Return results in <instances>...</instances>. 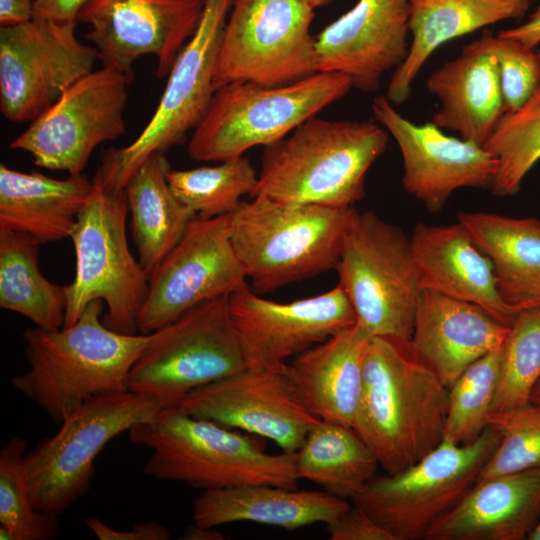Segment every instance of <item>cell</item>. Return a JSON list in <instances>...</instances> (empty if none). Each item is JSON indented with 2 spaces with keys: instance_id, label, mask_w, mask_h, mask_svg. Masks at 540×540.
Returning a JSON list of instances; mask_svg holds the SVG:
<instances>
[{
  "instance_id": "6da1fadb",
  "label": "cell",
  "mask_w": 540,
  "mask_h": 540,
  "mask_svg": "<svg viewBox=\"0 0 540 540\" xmlns=\"http://www.w3.org/2000/svg\"><path fill=\"white\" fill-rule=\"evenodd\" d=\"M447 407L448 388L410 340L370 338L353 429L386 474L402 472L442 442Z\"/></svg>"
},
{
  "instance_id": "7a4b0ae2",
  "label": "cell",
  "mask_w": 540,
  "mask_h": 540,
  "mask_svg": "<svg viewBox=\"0 0 540 540\" xmlns=\"http://www.w3.org/2000/svg\"><path fill=\"white\" fill-rule=\"evenodd\" d=\"M104 305L92 301L71 326L23 332L29 369L11 384L56 424L93 397L129 390L131 369L150 339L108 328Z\"/></svg>"
},
{
  "instance_id": "3957f363",
  "label": "cell",
  "mask_w": 540,
  "mask_h": 540,
  "mask_svg": "<svg viewBox=\"0 0 540 540\" xmlns=\"http://www.w3.org/2000/svg\"><path fill=\"white\" fill-rule=\"evenodd\" d=\"M389 133L368 121L314 116L265 147L253 196L289 203L352 207L366 175L387 148Z\"/></svg>"
},
{
  "instance_id": "277c9868",
  "label": "cell",
  "mask_w": 540,
  "mask_h": 540,
  "mask_svg": "<svg viewBox=\"0 0 540 540\" xmlns=\"http://www.w3.org/2000/svg\"><path fill=\"white\" fill-rule=\"evenodd\" d=\"M128 434L151 450L144 468L150 477L203 491L249 484L297 487L295 453H268L256 438L178 407L161 409Z\"/></svg>"
},
{
  "instance_id": "5b68a950",
  "label": "cell",
  "mask_w": 540,
  "mask_h": 540,
  "mask_svg": "<svg viewBox=\"0 0 540 540\" xmlns=\"http://www.w3.org/2000/svg\"><path fill=\"white\" fill-rule=\"evenodd\" d=\"M229 214L233 248L255 292L335 269L355 208L256 195Z\"/></svg>"
},
{
  "instance_id": "8992f818",
  "label": "cell",
  "mask_w": 540,
  "mask_h": 540,
  "mask_svg": "<svg viewBox=\"0 0 540 540\" xmlns=\"http://www.w3.org/2000/svg\"><path fill=\"white\" fill-rule=\"evenodd\" d=\"M353 87L336 72H316L293 83L266 86L235 82L220 87L188 143L191 159L220 162L243 156L256 146H269Z\"/></svg>"
},
{
  "instance_id": "52a82bcc",
  "label": "cell",
  "mask_w": 540,
  "mask_h": 540,
  "mask_svg": "<svg viewBox=\"0 0 540 540\" xmlns=\"http://www.w3.org/2000/svg\"><path fill=\"white\" fill-rule=\"evenodd\" d=\"M92 183L70 236L76 267L73 281L65 286L63 327L74 324L89 303L101 300L107 307L103 323L116 332L135 334L149 276L128 244L126 195L107 191L94 179Z\"/></svg>"
},
{
  "instance_id": "ba28073f",
  "label": "cell",
  "mask_w": 540,
  "mask_h": 540,
  "mask_svg": "<svg viewBox=\"0 0 540 540\" xmlns=\"http://www.w3.org/2000/svg\"><path fill=\"white\" fill-rule=\"evenodd\" d=\"M335 270L371 336L411 340L422 291L411 240L372 211L353 213Z\"/></svg>"
},
{
  "instance_id": "9c48e42d",
  "label": "cell",
  "mask_w": 540,
  "mask_h": 540,
  "mask_svg": "<svg viewBox=\"0 0 540 540\" xmlns=\"http://www.w3.org/2000/svg\"><path fill=\"white\" fill-rule=\"evenodd\" d=\"M233 0H206L197 30L179 53L151 119L128 145L102 154L94 180L111 192L124 191L151 155L184 143L205 116L215 93V66Z\"/></svg>"
},
{
  "instance_id": "30bf717a",
  "label": "cell",
  "mask_w": 540,
  "mask_h": 540,
  "mask_svg": "<svg viewBox=\"0 0 540 540\" xmlns=\"http://www.w3.org/2000/svg\"><path fill=\"white\" fill-rule=\"evenodd\" d=\"M500 437L499 431L488 425L467 444L443 439L402 472L375 475L352 502L395 540H425L431 527L474 487Z\"/></svg>"
},
{
  "instance_id": "8fae6325",
  "label": "cell",
  "mask_w": 540,
  "mask_h": 540,
  "mask_svg": "<svg viewBox=\"0 0 540 540\" xmlns=\"http://www.w3.org/2000/svg\"><path fill=\"white\" fill-rule=\"evenodd\" d=\"M245 367L229 296H220L150 333L131 369L129 390L176 407L191 391Z\"/></svg>"
},
{
  "instance_id": "7c38bea8",
  "label": "cell",
  "mask_w": 540,
  "mask_h": 540,
  "mask_svg": "<svg viewBox=\"0 0 540 540\" xmlns=\"http://www.w3.org/2000/svg\"><path fill=\"white\" fill-rule=\"evenodd\" d=\"M163 408L156 398L131 390L86 401L24 457L35 509L63 513L90 489L95 459L105 445Z\"/></svg>"
},
{
  "instance_id": "4fadbf2b",
  "label": "cell",
  "mask_w": 540,
  "mask_h": 540,
  "mask_svg": "<svg viewBox=\"0 0 540 540\" xmlns=\"http://www.w3.org/2000/svg\"><path fill=\"white\" fill-rule=\"evenodd\" d=\"M314 9L302 0H233L214 73L215 91L235 82L266 86L317 72Z\"/></svg>"
},
{
  "instance_id": "5bb4252c",
  "label": "cell",
  "mask_w": 540,
  "mask_h": 540,
  "mask_svg": "<svg viewBox=\"0 0 540 540\" xmlns=\"http://www.w3.org/2000/svg\"><path fill=\"white\" fill-rule=\"evenodd\" d=\"M132 81L111 67L91 71L31 121L10 148L29 153L36 166L82 174L97 146L125 132Z\"/></svg>"
},
{
  "instance_id": "9a60e30c",
  "label": "cell",
  "mask_w": 540,
  "mask_h": 540,
  "mask_svg": "<svg viewBox=\"0 0 540 540\" xmlns=\"http://www.w3.org/2000/svg\"><path fill=\"white\" fill-rule=\"evenodd\" d=\"M73 23L33 17L0 28V110L14 122L33 121L75 81L94 69V47Z\"/></svg>"
},
{
  "instance_id": "2e32d148",
  "label": "cell",
  "mask_w": 540,
  "mask_h": 540,
  "mask_svg": "<svg viewBox=\"0 0 540 540\" xmlns=\"http://www.w3.org/2000/svg\"><path fill=\"white\" fill-rule=\"evenodd\" d=\"M232 245L229 214L195 216L177 244L149 276L138 315L141 334H150L207 300L247 286Z\"/></svg>"
},
{
  "instance_id": "e0dca14e",
  "label": "cell",
  "mask_w": 540,
  "mask_h": 540,
  "mask_svg": "<svg viewBox=\"0 0 540 540\" xmlns=\"http://www.w3.org/2000/svg\"><path fill=\"white\" fill-rule=\"evenodd\" d=\"M181 411L274 442L295 453L320 420L305 404L287 363L245 367L197 388L179 403Z\"/></svg>"
},
{
  "instance_id": "ac0fdd59",
  "label": "cell",
  "mask_w": 540,
  "mask_h": 540,
  "mask_svg": "<svg viewBox=\"0 0 540 540\" xmlns=\"http://www.w3.org/2000/svg\"><path fill=\"white\" fill-rule=\"evenodd\" d=\"M206 0H89L77 20L89 26L102 66L133 80V64L144 55L157 59L156 75L167 77L200 23Z\"/></svg>"
},
{
  "instance_id": "d6986e66",
  "label": "cell",
  "mask_w": 540,
  "mask_h": 540,
  "mask_svg": "<svg viewBox=\"0 0 540 540\" xmlns=\"http://www.w3.org/2000/svg\"><path fill=\"white\" fill-rule=\"evenodd\" d=\"M231 317L246 367H274L356 323L343 288L280 303L257 295L248 285L229 296Z\"/></svg>"
},
{
  "instance_id": "ffe728a7",
  "label": "cell",
  "mask_w": 540,
  "mask_h": 540,
  "mask_svg": "<svg viewBox=\"0 0 540 540\" xmlns=\"http://www.w3.org/2000/svg\"><path fill=\"white\" fill-rule=\"evenodd\" d=\"M372 112L399 147L404 190L429 211H441L460 188L490 189L497 160L483 146L447 136L433 122H411L383 95L374 97Z\"/></svg>"
},
{
  "instance_id": "44dd1931",
  "label": "cell",
  "mask_w": 540,
  "mask_h": 540,
  "mask_svg": "<svg viewBox=\"0 0 540 540\" xmlns=\"http://www.w3.org/2000/svg\"><path fill=\"white\" fill-rule=\"evenodd\" d=\"M410 0H359L315 38L317 72L348 76L353 87L373 92L405 60Z\"/></svg>"
},
{
  "instance_id": "7402d4cb",
  "label": "cell",
  "mask_w": 540,
  "mask_h": 540,
  "mask_svg": "<svg viewBox=\"0 0 540 540\" xmlns=\"http://www.w3.org/2000/svg\"><path fill=\"white\" fill-rule=\"evenodd\" d=\"M508 331L474 303L423 289L410 341L449 389L473 362L501 348Z\"/></svg>"
},
{
  "instance_id": "603a6c76",
  "label": "cell",
  "mask_w": 540,
  "mask_h": 540,
  "mask_svg": "<svg viewBox=\"0 0 540 540\" xmlns=\"http://www.w3.org/2000/svg\"><path fill=\"white\" fill-rule=\"evenodd\" d=\"M422 290L474 303L510 326L518 314L501 298L492 264L463 227L417 223L410 237Z\"/></svg>"
},
{
  "instance_id": "cb8c5ba5",
  "label": "cell",
  "mask_w": 540,
  "mask_h": 540,
  "mask_svg": "<svg viewBox=\"0 0 540 540\" xmlns=\"http://www.w3.org/2000/svg\"><path fill=\"white\" fill-rule=\"evenodd\" d=\"M490 35L491 31L484 30L479 39L464 46L459 57L443 64L426 81L429 92L441 103L431 122L481 146L504 114Z\"/></svg>"
},
{
  "instance_id": "d4e9b609",
  "label": "cell",
  "mask_w": 540,
  "mask_h": 540,
  "mask_svg": "<svg viewBox=\"0 0 540 540\" xmlns=\"http://www.w3.org/2000/svg\"><path fill=\"white\" fill-rule=\"evenodd\" d=\"M540 518V468L477 483L425 540H524Z\"/></svg>"
},
{
  "instance_id": "484cf974",
  "label": "cell",
  "mask_w": 540,
  "mask_h": 540,
  "mask_svg": "<svg viewBox=\"0 0 540 540\" xmlns=\"http://www.w3.org/2000/svg\"><path fill=\"white\" fill-rule=\"evenodd\" d=\"M350 507L323 490L249 484L206 490L193 505V521L206 527L252 522L286 530L327 524Z\"/></svg>"
},
{
  "instance_id": "4316f807",
  "label": "cell",
  "mask_w": 540,
  "mask_h": 540,
  "mask_svg": "<svg viewBox=\"0 0 540 540\" xmlns=\"http://www.w3.org/2000/svg\"><path fill=\"white\" fill-rule=\"evenodd\" d=\"M371 337L356 322L287 363L305 404L319 419L354 428Z\"/></svg>"
},
{
  "instance_id": "83f0119b",
  "label": "cell",
  "mask_w": 540,
  "mask_h": 540,
  "mask_svg": "<svg viewBox=\"0 0 540 540\" xmlns=\"http://www.w3.org/2000/svg\"><path fill=\"white\" fill-rule=\"evenodd\" d=\"M531 0H410L412 36L405 60L388 84L386 97L402 104L427 59L444 43L485 26L521 18Z\"/></svg>"
},
{
  "instance_id": "f1b7e54d",
  "label": "cell",
  "mask_w": 540,
  "mask_h": 540,
  "mask_svg": "<svg viewBox=\"0 0 540 540\" xmlns=\"http://www.w3.org/2000/svg\"><path fill=\"white\" fill-rule=\"evenodd\" d=\"M93 183L82 173L56 179L0 164V228L41 243L70 238Z\"/></svg>"
},
{
  "instance_id": "f546056e",
  "label": "cell",
  "mask_w": 540,
  "mask_h": 540,
  "mask_svg": "<svg viewBox=\"0 0 540 540\" xmlns=\"http://www.w3.org/2000/svg\"><path fill=\"white\" fill-rule=\"evenodd\" d=\"M457 222L490 260L502 300L517 313L540 307V220L459 212Z\"/></svg>"
},
{
  "instance_id": "4dcf8cb0",
  "label": "cell",
  "mask_w": 540,
  "mask_h": 540,
  "mask_svg": "<svg viewBox=\"0 0 540 540\" xmlns=\"http://www.w3.org/2000/svg\"><path fill=\"white\" fill-rule=\"evenodd\" d=\"M164 153L151 155L127 182L124 192L138 260L150 276L196 216L173 193Z\"/></svg>"
},
{
  "instance_id": "1f68e13d",
  "label": "cell",
  "mask_w": 540,
  "mask_h": 540,
  "mask_svg": "<svg viewBox=\"0 0 540 540\" xmlns=\"http://www.w3.org/2000/svg\"><path fill=\"white\" fill-rule=\"evenodd\" d=\"M298 479L341 499H353L376 475L378 462L346 425L319 420L295 452Z\"/></svg>"
},
{
  "instance_id": "d6a6232c",
  "label": "cell",
  "mask_w": 540,
  "mask_h": 540,
  "mask_svg": "<svg viewBox=\"0 0 540 540\" xmlns=\"http://www.w3.org/2000/svg\"><path fill=\"white\" fill-rule=\"evenodd\" d=\"M42 243L33 236L0 228V307L16 312L44 330L65 322V286L47 280L39 268Z\"/></svg>"
},
{
  "instance_id": "836d02e7",
  "label": "cell",
  "mask_w": 540,
  "mask_h": 540,
  "mask_svg": "<svg viewBox=\"0 0 540 540\" xmlns=\"http://www.w3.org/2000/svg\"><path fill=\"white\" fill-rule=\"evenodd\" d=\"M167 180L175 196L195 215L213 218L232 213L252 195L258 173L250 160L239 156L217 165L169 170Z\"/></svg>"
},
{
  "instance_id": "e575fe53",
  "label": "cell",
  "mask_w": 540,
  "mask_h": 540,
  "mask_svg": "<svg viewBox=\"0 0 540 540\" xmlns=\"http://www.w3.org/2000/svg\"><path fill=\"white\" fill-rule=\"evenodd\" d=\"M483 147L497 160L491 192L498 197L517 194L540 160V84L519 109L502 115Z\"/></svg>"
},
{
  "instance_id": "d590c367",
  "label": "cell",
  "mask_w": 540,
  "mask_h": 540,
  "mask_svg": "<svg viewBox=\"0 0 540 540\" xmlns=\"http://www.w3.org/2000/svg\"><path fill=\"white\" fill-rule=\"evenodd\" d=\"M27 443L11 438L0 450V539L51 540L59 530L58 515L32 504L24 453Z\"/></svg>"
},
{
  "instance_id": "8d00e7d4",
  "label": "cell",
  "mask_w": 540,
  "mask_h": 540,
  "mask_svg": "<svg viewBox=\"0 0 540 540\" xmlns=\"http://www.w3.org/2000/svg\"><path fill=\"white\" fill-rule=\"evenodd\" d=\"M502 348L473 362L449 387L444 440L467 444L476 440L488 426L499 380Z\"/></svg>"
},
{
  "instance_id": "74e56055",
  "label": "cell",
  "mask_w": 540,
  "mask_h": 540,
  "mask_svg": "<svg viewBox=\"0 0 540 540\" xmlns=\"http://www.w3.org/2000/svg\"><path fill=\"white\" fill-rule=\"evenodd\" d=\"M539 380L540 307H534L519 311L509 326L492 412L530 403Z\"/></svg>"
},
{
  "instance_id": "f35d334b",
  "label": "cell",
  "mask_w": 540,
  "mask_h": 540,
  "mask_svg": "<svg viewBox=\"0 0 540 540\" xmlns=\"http://www.w3.org/2000/svg\"><path fill=\"white\" fill-rule=\"evenodd\" d=\"M488 425L495 427L501 437L476 484L492 477L540 468V405L530 402L491 412Z\"/></svg>"
},
{
  "instance_id": "ab89813d",
  "label": "cell",
  "mask_w": 540,
  "mask_h": 540,
  "mask_svg": "<svg viewBox=\"0 0 540 540\" xmlns=\"http://www.w3.org/2000/svg\"><path fill=\"white\" fill-rule=\"evenodd\" d=\"M490 47L498 62L504 113L516 111L540 84V50L492 33Z\"/></svg>"
},
{
  "instance_id": "60d3db41",
  "label": "cell",
  "mask_w": 540,
  "mask_h": 540,
  "mask_svg": "<svg viewBox=\"0 0 540 540\" xmlns=\"http://www.w3.org/2000/svg\"><path fill=\"white\" fill-rule=\"evenodd\" d=\"M325 525L331 540H395L370 514L354 504Z\"/></svg>"
},
{
  "instance_id": "b9f144b4",
  "label": "cell",
  "mask_w": 540,
  "mask_h": 540,
  "mask_svg": "<svg viewBox=\"0 0 540 540\" xmlns=\"http://www.w3.org/2000/svg\"><path fill=\"white\" fill-rule=\"evenodd\" d=\"M85 525L100 540H168V529L156 522H145L134 525L130 530H115L97 517L84 519Z\"/></svg>"
},
{
  "instance_id": "7bdbcfd3",
  "label": "cell",
  "mask_w": 540,
  "mask_h": 540,
  "mask_svg": "<svg viewBox=\"0 0 540 540\" xmlns=\"http://www.w3.org/2000/svg\"><path fill=\"white\" fill-rule=\"evenodd\" d=\"M89 0H35L34 17L76 24L78 14Z\"/></svg>"
},
{
  "instance_id": "ee69618b",
  "label": "cell",
  "mask_w": 540,
  "mask_h": 540,
  "mask_svg": "<svg viewBox=\"0 0 540 540\" xmlns=\"http://www.w3.org/2000/svg\"><path fill=\"white\" fill-rule=\"evenodd\" d=\"M499 37L520 42L528 49H535L540 44V4L524 24L500 31Z\"/></svg>"
},
{
  "instance_id": "f6af8a7d",
  "label": "cell",
  "mask_w": 540,
  "mask_h": 540,
  "mask_svg": "<svg viewBox=\"0 0 540 540\" xmlns=\"http://www.w3.org/2000/svg\"><path fill=\"white\" fill-rule=\"evenodd\" d=\"M35 0H0V25L13 26L34 17Z\"/></svg>"
},
{
  "instance_id": "bcb514c9",
  "label": "cell",
  "mask_w": 540,
  "mask_h": 540,
  "mask_svg": "<svg viewBox=\"0 0 540 540\" xmlns=\"http://www.w3.org/2000/svg\"><path fill=\"white\" fill-rule=\"evenodd\" d=\"M181 540H223L224 537L216 527L200 526L195 523L186 528Z\"/></svg>"
},
{
  "instance_id": "7dc6e473",
  "label": "cell",
  "mask_w": 540,
  "mask_h": 540,
  "mask_svg": "<svg viewBox=\"0 0 540 540\" xmlns=\"http://www.w3.org/2000/svg\"><path fill=\"white\" fill-rule=\"evenodd\" d=\"M530 402L540 405V380L537 382L532 391Z\"/></svg>"
},
{
  "instance_id": "c3c4849f",
  "label": "cell",
  "mask_w": 540,
  "mask_h": 540,
  "mask_svg": "<svg viewBox=\"0 0 540 540\" xmlns=\"http://www.w3.org/2000/svg\"><path fill=\"white\" fill-rule=\"evenodd\" d=\"M305 2L308 6H310L312 9L324 6L333 0H302Z\"/></svg>"
},
{
  "instance_id": "681fc988",
  "label": "cell",
  "mask_w": 540,
  "mask_h": 540,
  "mask_svg": "<svg viewBox=\"0 0 540 540\" xmlns=\"http://www.w3.org/2000/svg\"><path fill=\"white\" fill-rule=\"evenodd\" d=\"M528 540H540V518L537 522V525L529 535Z\"/></svg>"
}]
</instances>
